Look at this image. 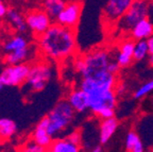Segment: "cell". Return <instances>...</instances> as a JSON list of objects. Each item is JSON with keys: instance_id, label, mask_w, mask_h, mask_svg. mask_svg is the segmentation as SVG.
I'll return each mask as SVG.
<instances>
[{"instance_id": "obj_11", "label": "cell", "mask_w": 153, "mask_h": 152, "mask_svg": "<svg viewBox=\"0 0 153 152\" xmlns=\"http://www.w3.org/2000/svg\"><path fill=\"white\" fill-rule=\"evenodd\" d=\"M67 101L76 111V113H84L89 110L88 95L82 88H74L69 92L67 96Z\"/></svg>"}, {"instance_id": "obj_13", "label": "cell", "mask_w": 153, "mask_h": 152, "mask_svg": "<svg viewBox=\"0 0 153 152\" xmlns=\"http://www.w3.org/2000/svg\"><path fill=\"white\" fill-rule=\"evenodd\" d=\"M119 126V121L116 117L101 119L100 127H99V142L101 145H105L108 140L113 137L116 130Z\"/></svg>"}, {"instance_id": "obj_27", "label": "cell", "mask_w": 153, "mask_h": 152, "mask_svg": "<svg viewBox=\"0 0 153 152\" xmlns=\"http://www.w3.org/2000/svg\"><path fill=\"white\" fill-rule=\"evenodd\" d=\"M130 152H145V148H143V143H141V140H139L138 143L134 146L133 149H132Z\"/></svg>"}, {"instance_id": "obj_22", "label": "cell", "mask_w": 153, "mask_h": 152, "mask_svg": "<svg viewBox=\"0 0 153 152\" xmlns=\"http://www.w3.org/2000/svg\"><path fill=\"white\" fill-rule=\"evenodd\" d=\"M151 92H153V80L148 81L141 86H139L134 93V98L135 99H141V98L146 97Z\"/></svg>"}, {"instance_id": "obj_29", "label": "cell", "mask_w": 153, "mask_h": 152, "mask_svg": "<svg viewBox=\"0 0 153 152\" xmlns=\"http://www.w3.org/2000/svg\"><path fill=\"white\" fill-rule=\"evenodd\" d=\"M148 62H149V65H150V66H153V53L148 55Z\"/></svg>"}, {"instance_id": "obj_15", "label": "cell", "mask_w": 153, "mask_h": 152, "mask_svg": "<svg viewBox=\"0 0 153 152\" xmlns=\"http://www.w3.org/2000/svg\"><path fill=\"white\" fill-rule=\"evenodd\" d=\"M32 47L29 46L20 50H16L13 52L5 53L3 57V63L5 65H16L22 63H28L32 59Z\"/></svg>"}, {"instance_id": "obj_17", "label": "cell", "mask_w": 153, "mask_h": 152, "mask_svg": "<svg viewBox=\"0 0 153 152\" xmlns=\"http://www.w3.org/2000/svg\"><path fill=\"white\" fill-rule=\"evenodd\" d=\"M7 19L9 20V22L11 24V26L16 30L18 33L22 34L28 30V27L26 24V18L22 13L17 11L16 9H7Z\"/></svg>"}, {"instance_id": "obj_6", "label": "cell", "mask_w": 153, "mask_h": 152, "mask_svg": "<svg viewBox=\"0 0 153 152\" xmlns=\"http://www.w3.org/2000/svg\"><path fill=\"white\" fill-rule=\"evenodd\" d=\"M31 64L22 63L16 65H5L0 72L4 86H22L26 82Z\"/></svg>"}, {"instance_id": "obj_23", "label": "cell", "mask_w": 153, "mask_h": 152, "mask_svg": "<svg viewBox=\"0 0 153 152\" xmlns=\"http://www.w3.org/2000/svg\"><path fill=\"white\" fill-rule=\"evenodd\" d=\"M19 152H47V148L36 144L34 140H30L22 146Z\"/></svg>"}, {"instance_id": "obj_21", "label": "cell", "mask_w": 153, "mask_h": 152, "mask_svg": "<svg viewBox=\"0 0 153 152\" xmlns=\"http://www.w3.org/2000/svg\"><path fill=\"white\" fill-rule=\"evenodd\" d=\"M149 55V48L147 44V39H140L135 40V45H134V51H133V60L139 62L143 61Z\"/></svg>"}, {"instance_id": "obj_25", "label": "cell", "mask_w": 153, "mask_h": 152, "mask_svg": "<svg viewBox=\"0 0 153 152\" xmlns=\"http://www.w3.org/2000/svg\"><path fill=\"white\" fill-rule=\"evenodd\" d=\"M67 139L70 140L71 143L76 144V145H80L81 146L82 144V135H81V132L79 130H74L72 132H70L68 135L66 136Z\"/></svg>"}, {"instance_id": "obj_18", "label": "cell", "mask_w": 153, "mask_h": 152, "mask_svg": "<svg viewBox=\"0 0 153 152\" xmlns=\"http://www.w3.org/2000/svg\"><path fill=\"white\" fill-rule=\"evenodd\" d=\"M30 46L28 39L25 37L22 34H17V35H13L11 37H9L2 45L3 52L10 53L13 52V51H16V50H20L27 48Z\"/></svg>"}, {"instance_id": "obj_26", "label": "cell", "mask_w": 153, "mask_h": 152, "mask_svg": "<svg viewBox=\"0 0 153 152\" xmlns=\"http://www.w3.org/2000/svg\"><path fill=\"white\" fill-rule=\"evenodd\" d=\"M7 4L4 3L3 0H0V19L7 16Z\"/></svg>"}, {"instance_id": "obj_24", "label": "cell", "mask_w": 153, "mask_h": 152, "mask_svg": "<svg viewBox=\"0 0 153 152\" xmlns=\"http://www.w3.org/2000/svg\"><path fill=\"white\" fill-rule=\"evenodd\" d=\"M139 140H140V138H139L138 134L136 132H134V131H130L129 133L127 134V137H126V144H124L126 150L128 152H130Z\"/></svg>"}, {"instance_id": "obj_31", "label": "cell", "mask_w": 153, "mask_h": 152, "mask_svg": "<svg viewBox=\"0 0 153 152\" xmlns=\"http://www.w3.org/2000/svg\"><path fill=\"white\" fill-rule=\"evenodd\" d=\"M150 13L153 15V0L151 1V5H150Z\"/></svg>"}, {"instance_id": "obj_1", "label": "cell", "mask_w": 153, "mask_h": 152, "mask_svg": "<svg viewBox=\"0 0 153 152\" xmlns=\"http://www.w3.org/2000/svg\"><path fill=\"white\" fill-rule=\"evenodd\" d=\"M36 39L39 51L47 59L56 62L69 59L76 50V30L57 22H52L47 31Z\"/></svg>"}, {"instance_id": "obj_7", "label": "cell", "mask_w": 153, "mask_h": 152, "mask_svg": "<svg viewBox=\"0 0 153 152\" xmlns=\"http://www.w3.org/2000/svg\"><path fill=\"white\" fill-rule=\"evenodd\" d=\"M25 18L28 30H30L36 38L45 33L52 25V19L44 10H31L25 15Z\"/></svg>"}, {"instance_id": "obj_12", "label": "cell", "mask_w": 153, "mask_h": 152, "mask_svg": "<svg viewBox=\"0 0 153 152\" xmlns=\"http://www.w3.org/2000/svg\"><path fill=\"white\" fill-rule=\"evenodd\" d=\"M48 117H44L39 120L35 127L33 134H32V140H34L36 144L43 146L45 148H48L51 145L53 140V137L48 133Z\"/></svg>"}, {"instance_id": "obj_30", "label": "cell", "mask_w": 153, "mask_h": 152, "mask_svg": "<svg viewBox=\"0 0 153 152\" xmlns=\"http://www.w3.org/2000/svg\"><path fill=\"white\" fill-rule=\"evenodd\" d=\"M91 152H103V151H102V149H101V147H96V148H94Z\"/></svg>"}, {"instance_id": "obj_32", "label": "cell", "mask_w": 153, "mask_h": 152, "mask_svg": "<svg viewBox=\"0 0 153 152\" xmlns=\"http://www.w3.org/2000/svg\"><path fill=\"white\" fill-rule=\"evenodd\" d=\"M3 87H4V85H3V83H2V80H1V77H0V90L2 89Z\"/></svg>"}, {"instance_id": "obj_20", "label": "cell", "mask_w": 153, "mask_h": 152, "mask_svg": "<svg viewBox=\"0 0 153 152\" xmlns=\"http://www.w3.org/2000/svg\"><path fill=\"white\" fill-rule=\"evenodd\" d=\"M17 132V124L11 118H0V138L9 139Z\"/></svg>"}, {"instance_id": "obj_28", "label": "cell", "mask_w": 153, "mask_h": 152, "mask_svg": "<svg viewBox=\"0 0 153 152\" xmlns=\"http://www.w3.org/2000/svg\"><path fill=\"white\" fill-rule=\"evenodd\" d=\"M147 44H148V48H149V54H152L153 53V35H151L150 37L147 39Z\"/></svg>"}, {"instance_id": "obj_4", "label": "cell", "mask_w": 153, "mask_h": 152, "mask_svg": "<svg viewBox=\"0 0 153 152\" xmlns=\"http://www.w3.org/2000/svg\"><path fill=\"white\" fill-rule=\"evenodd\" d=\"M152 0H134L128 11L116 22L115 27L119 33H128L140 20L148 18Z\"/></svg>"}, {"instance_id": "obj_3", "label": "cell", "mask_w": 153, "mask_h": 152, "mask_svg": "<svg viewBox=\"0 0 153 152\" xmlns=\"http://www.w3.org/2000/svg\"><path fill=\"white\" fill-rule=\"evenodd\" d=\"M48 117V133L54 138H57L64 131L69 128L76 118V111L67 101L61 100L51 110Z\"/></svg>"}, {"instance_id": "obj_19", "label": "cell", "mask_w": 153, "mask_h": 152, "mask_svg": "<svg viewBox=\"0 0 153 152\" xmlns=\"http://www.w3.org/2000/svg\"><path fill=\"white\" fill-rule=\"evenodd\" d=\"M67 0H44L43 10L49 15L52 22H55L57 16L64 10Z\"/></svg>"}, {"instance_id": "obj_2", "label": "cell", "mask_w": 153, "mask_h": 152, "mask_svg": "<svg viewBox=\"0 0 153 152\" xmlns=\"http://www.w3.org/2000/svg\"><path fill=\"white\" fill-rule=\"evenodd\" d=\"M115 60V54L106 48H96L74 61V69L81 78L102 79L111 75L110 65Z\"/></svg>"}, {"instance_id": "obj_9", "label": "cell", "mask_w": 153, "mask_h": 152, "mask_svg": "<svg viewBox=\"0 0 153 152\" xmlns=\"http://www.w3.org/2000/svg\"><path fill=\"white\" fill-rule=\"evenodd\" d=\"M82 9H83V2L81 0H70L67 1L64 10L57 16L54 22L62 25V26L68 27V28L74 29L76 25L79 24L80 17H81Z\"/></svg>"}, {"instance_id": "obj_16", "label": "cell", "mask_w": 153, "mask_h": 152, "mask_svg": "<svg viewBox=\"0 0 153 152\" xmlns=\"http://www.w3.org/2000/svg\"><path fill=\"white\" fill-rule=\"evenodd\" d=\"M47 152H81V146L71 143L67 137H57L47 148Z\"/></svg>"}, {"instance_id": "obj_8", "label": "cell", "mask_w": 153, "mask_h": 152, "mask_svg": "<svg viewBox=\"0 0 153 152\" xmlns=\"http://www.w3.org/2000/svg\"><path fill=\"white\" fill-rule=\"evenodd\" d=\"M134 0H105L102 10L103 22L111 27H114L116 22L127 12Z\"/></svg>"}, {"instance_id": "obj_10", "label": "cell", "mask_w": 153, "mask_h": 152, "mask_svg": "<svg viewBox=\"0 0 153 152\" xmlns=\"http://www.w3.org/2000/svg\"><path fill=\"white\" fill-rule=\"evenodd\" d=\"M134 45H135V40L131 37L124 38L122 42H120L118 46V52L115 54L116 62L118 63L120 68H126L134 62Z\"/></svg>"}, {"instance_id": "obj_33", "label": "cell", "mask_w": 153, "mask_h": 152, "mask_svg": "<svg viewBox=\"0 0 153 152\" xmlns=\"http://www.w3.org/2000/svg\"><path fill=\"white\" fill-rule=\"evenodd\" d=\"M151 152H153V150H152V151H151Z\"/></svg>"}, {"instance_id": "obj_14", "label": "cell", "mask_w": 153, "mask_h": 152, "mask_svg": "<svg viewBox=\"0 0 153 152\" xmlns=\"http://www.w3.org/2000/svg\"><path fill=\"white\" fill-rule=\"evenodd\" d=\"M130 35L134 40L148 39L151 35H153V22L149 19V17L140 20L130 31Z\"/></svg>"}, {"instance_id": "obj_5", "label": "cell", "mask_w": 153, "mask_h": 152, "mask_svg": "<svg viewBox=\"0 0 153 152\" xmlns=\"http://www.w3.org/2000/svg\"><path fill=\"white\" fill-rule=\"evenodd\" d=\"M52 78V67L48 62H36L30 66L28 78L24 83L27 93L41 92Z\"/></svg>"}]
</instances>
